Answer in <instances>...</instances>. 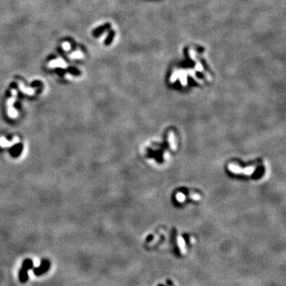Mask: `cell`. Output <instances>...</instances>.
Segmentation results:
<instances>
[{
	"label": "cell",
	"mask_w": 286,
	"mask_h": 286,
	"mask_svg": "<svg viewBox=\"0 0 286 286\" xmlns=\"http://www.w3.org/2000/svg\"><path fill=\"white\" fill-rule=\"evenodd\" d=\"M34 269V262L31 259H26L24 260L23 263V266L22 269L19 270V281L22 283H26L28 279H29V275H28V271L30 269Z\"/></svg>",
	"instance_id": "6da1fadb"
},
{
	"label": "cell",
	"mask_w": 286,
	"mask_h": 286,
	"mask_svg": "<svg viewBox=\"0 0 286 286\" xmlns=\"http://www.w3.org/2000/svg\"><path fill=\"white\" fill-rule=\"evenodd\" d=\"M50 269V261L48 259H43L41 261V265L37 268L34 269V273L36 276H41L48 271Z\"/></svg>",
	"instance_id": "7a4b0ae2"
},
{
	"label": "cell",
	"mask_w": 286,
	"mask_h": 286,
	"mask_svg": "<svg viewBox=\"0 0 286 286\" xmlns=\"http://www.w3.org/2000/svg\"><path fill=\"white\" fill-rule=\"evenodd\" d=\"M15 95H16V92L15 91L14 97L12 96L11 99H10L8 100V114L10 115V117H11V118H15L17 116V111H15L14 107H13V106H12V104H14V102H15Z\"/></svg>",
	"instance_id": "3957f363"
},
{
	"label": "cell",
	"mask_w": 286,
	"mask_h": 286,
	"mask_svg": "<svg viewBox=\"0 0 286 286\" xmlns=\"http://www.w3.org/2000/svg\"><path fill=\"white\" fill-rule=\"evenodd\" d=\"M19 141V138H17V137H15V141H13L12 142H9V141H7L5 138H3V137H2L1 139H0V145H2L3 147H7V146L8 147V145H10V144H15L16 142H18Z\"/></svg>",
	"instance_id": "277c9868"
},
{
	"label": "cell",
	"mask_w": 286,
	"mask_h": 286,
	"mask_svg": "<svg viewBox=\"0 0 286 286\" xmlns=\"http://www.w3.org/2000/svg\"><path fill=\"white\" fill-rule=\"evenodd\" d=\"M64 62H63L62 60H54V61H52V62H51L50 63V66L51 67H55V66H62V67H64L65 66V64H64Z\"/></svg>",
	"instance_id": "5b68a950"
},
{
	"label": "cell",
	"mask_w": 286,
	"mask_h": 286,
	"mask_svg": "<svg viewBox=\"0 0 286 286\" xmlns=\"http://www.w3.org/2000/svg\"><path fill=\"white\" fill-rule=\"evenodd\" d=\"M72 56L73 58H81L82 56H83V54H82L81 52H75V53H73Z\"/></svg>",
	"instance_id": "8992f818"
},
{
	"label": "cell",
	"mask_w": 286,
	"mask_h": 286,
	"mask_svg": "<svg viewBox=\"0 0 286 286\" xmlns=\"http://www.w3.org/2000/svg\"><path fill=\"white\" fill-rule=\"evenodd\" d=\"M63 47L65 48V49H67L68 50V49H69V48H70V45H69V44H68V43H64V44L63 45Z\"/></svg>",
	"instance_id": "52a82bcc"
}]
</instances>
